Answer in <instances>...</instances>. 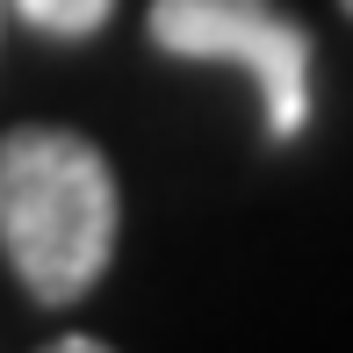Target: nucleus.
Listing matches in <instances>:
<instances>
[{
	"label": "nucleus",
	"instance_id": "f03ea898",
	"mask_svg": "<svg viewBox=\"0 0 353 353\" xmlns=\"http://www.w3.org/2000/svg\"><path fill=\"white\" fill-rule=\"evenodd\" d=\"M144 29L166 58L252 72L267 101V137L274 144L303 137V123H310V29L288 22L274 0H152Z\"/></svg>",
	"mask_w": 353,
	"mask_h": 353
},
{
	"label": "nucleus",
	"instance_id": "7ed1b4c3",
	"mask_svg": "<svg viewBox=\"0 0 353 353\" xmlns=\"http://www.w3.org/2000/svg\"><path fill=\"white\" fill-rule=\"evenodd\" d=\"M14 14H22L29 29H43V37H65V43H79V37H94V29L116 14V0H8Z\"/></svg>",
	"mask_w": 353,
	"mask_h": 353
},
{
	"label": "nucleus",
	"instance_id": "423d86ee",
	"mask_svg": "<svg viewBox=\"0 0 353 353\" xmlns=\"http://www.w3.org/2000/svg\"><path fill=\"white\" fill-rule=\"evenodd\" d=\"M0 8H8V0H0Z\"/></svg>",
	"mask_w": 353,
	"mask_h": 353
},
{
	"label": "nucleus",
	"instance_id": "39448f33",
	"mask_svg": "<svg viewBox=\"0 0 353 353\" xmlns=\"http://www.w3.org/2000/svg\"><path fill=\"white\" fill-rule=\"evenodd\" d=\"M346 14H353V0H346Z\"/></svg>",
	"mask_w": 353,
	"mask_h": 353
},
{
	"label": "nucleus",
	"instance_id": "20e7f679",
	"mask_svg": "<svg viewBox=\"0 0 353 353\" xmlns=\"http://www.w3.org/2000/svg\"><path fill=\"white\" fill-rule=\"evenodd\" d=\"M43 353H116V346H101V339H87V332H72V339H51Z\"/></svg>",
	"mask_w": 353,
	"mask_h": 353
},
{
	"label": "nucleus",
	"instance_id": "f257e3e1",
	"mask_svg": "<svg viewBox=\"0 0 353 353\" xmlns=\"http://www.w3.org/2000/svg\"><path fill=\"white\" fill-rule=\"evenodd\" d=\"M123 195L101 144L58 123H22L0 137V252L22 288L51 310L79 303L116 260Z\"/></svg>",
	"mask_w": 353,
	"mask_h": 353
}]
</instances>
